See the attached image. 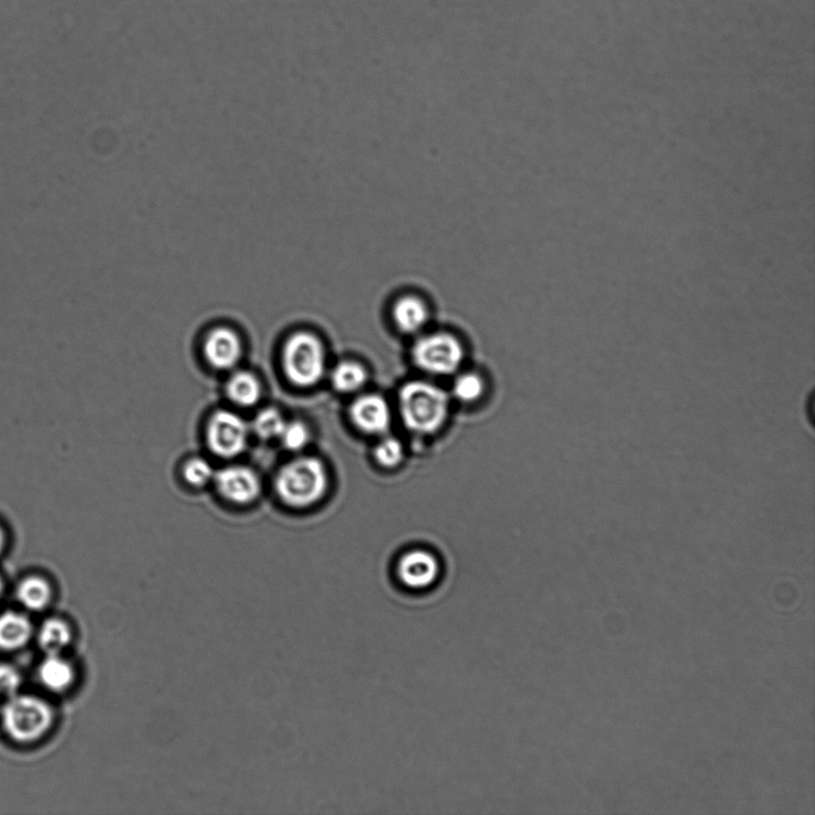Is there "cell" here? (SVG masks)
<instances>
[{
  "mask_svg": "<svg viewBox=\"0 0 815 815\" xmlns=\"http://www.w3.org/2000/svg\"><path fill=\"white\" fill-rule=\"evenodd\" d=\"M0 715L6 736L20 744L41 740L54 724L53 708L34 695L10 696Z\"/></svg>",
  "mask_w": 815,
  "mask_h": 815,
  "instance_id": "3",
  "label": "cell"
},
{
  "mask_svg": "<svg viewBox=\"0 0 815 815\" xmlns=\"http://www.w3.org/2000/svg\"><path fill=\"white\" fill-rule=\"evenodd\" d=\"M72 639L71 628L63 620L49 619L42 623L37 632V644L46 656L61 654Z\"/></svg>",
  "mask_w": 815,
  "mask_h": 815,
  "instance_id": "16",
  "label": "cell"
},
{
  "mask_svg": "<svg viewBox=\"0 0 815 815\" xmlns=\"http://www.w3.org/2000/svg\"><path fill=\"white\" fill-rule=\"evenodd\" d=\"M390 314L397 330L405 335H417L429 324L431 306L423 293L405 289L392 299Z\"/></svg>",
  "mask_w": 815,
  "mask_h": 815,
  "instance_id": "7",
  "label": "cell"
},
{
  "mask_svg": "<svg viewBox=\"0 0 815 815\" xmlns=\"http://www.w3.org/2000/svg\"><path fill=\"white\" fill-rule=\"evenodd\" d=\"M34 635L32 621L16 611L0 615V651L15 652L29 644Z\"/></svg>",
  "mask_w": 815,
  "mask_h": 815,
  "instance_id": "12",
  "label": "cell"
},
{
  "mask_svg": "<svg viewBox=\"0 0 815 815\" xmlns=\"http://www.w3.org/2000/svg\"><path fill=\"white\" fill-rule=\"evenodd\" d=\"M286 425V419L276 409H264L258 413L252 422V430L265 441L279 440L281 432Z\"/></svg>",
  "mask_w": 815,
  "mask_h": 815,
  "instance_id": "18",
  "label": "cell"
},
{
  "mask_svg": "<svg viewBox=\"0 0 815 815\" xmlns=\"http://www.w3.org/2000/svg\"><path fill=\"white\" fill-rule=\"evenodd\" d=\"M215 471L211 463L206 459H190L184 465L183 474L185 480L195 487L206 486L214 480Z\"/></svg>",
  "mask_w": 815,
  "mask_h": 815,
  "instance_id": "22",
  "label": "cell"
},
{
  "mask_svg": "<svg viewBox=\"0 0 815 815\" xmlns=\"http://www.w3.org/2000/svg\"><path fill=\"white\" fill-rule=\"evenodd\" d=\"M209 364L219 370H231L242 360L243 342L239 333L228 325L209 330L203 342Z\"/></svg>",
  "mask_w": 815,
  "mask_h": 815,
  "instance_id": "9",
  "label": "cell"
},
{
  "mask_svg": "<svg viewBox=\"0 0 815 815\" xmlns=\"http://www.w3.org/2000/svg\"><path fill=\"white\" fill-rule=\"evenodd\" d=\"M310 440V429L300 421L286 422L279 437L282 446L289 452H301L310 443Z\"/></svg>",
  "mask_w": 815,
  "mask_h": 815,
  "instance_id": "21",
  "label": "cell"
},
{
  "mask_svg": "<svg viewBox=\"0 0 815 815\" xmlns=\"http://www.w3.org/2000/svg\"><path fill=\"white\" fill-rule=\"evenodd\" d=\"M214 483L220 495L234 504H250L261 493V480L253 469L227 466L215 473Z\"/></svg>",
  "mask_w": 815,
  "mask_h": 815,
  "instance_id": "8",
  "label": "cell"
},
{
  "mask_svg": "<svg viewBox=\"0 0 815 815\" xmlns=\"http://www.w3.org/2000/svg\"><path fill=\"white\" fill-rule=\"evenodd\" d=\"M485 384L481 376L475 373L461 374L453 385V395L462 403H474L484 394Z\"/></svg>",
  "mask_w": 815,
  "mask_h": 815,
  "instance_id": "19",
  "label": "cell"
},
{
  "mask_svg": "<svg viewBox=\"0 0 815 815\" xmlns=\"http://www.w3.org/2000/svg\"><path fill=\"white\" fill-rule=\"evenodd\" d=\"M275 489L284 504L296 509L310 508L326 495L329 475L319 459L302 456L280 469Z\"/></svg>",
  "mask_w": 815,
  "mask_h": 815,
  "instance_id": "2",
  "label": "cell"
},
{
  "mask_svg": "<svg viewBox=\"0 0 815 815\" xmlns=\"http://www.w3.org/2000/svg\"><path fill=\"white\" fill-rule=\"evenodd\" d=\"M4 592V580L2 576H0V598H2Z\"/></svg>",
  "mask_w": 815,
  "mask_h": 815,
  "instance_id": "25",
  "label": "cell"
},
{
  "mask_svg": "<svg viewBox=\"0 0 815 815\" xmlns=\"http://www.w3.org/2000/svg\"><path fill=\"white\" fill-rule=\"evenodd\" d=\"M368 379L367 370L362 364L353 361L338 363L331 373L333 388L339 393H355L366 385Z\"/></svg>",
  "mask_w": 815,
  "mask_h": 815,
  "instance_id": "17",
  "label": "cell"
},
{
  "mask_svg": "<svg viewBox=\"0 0 815 815\" xmlns=\"http://www.w3.org/2000/svg\"><path fill=\"white\" fill-rule=\"evenodd\" d=\"M11 539L12 532L8 518L0 514V558L8 551Z\"/></svg>",
  "mask_w": 815,
  "mask_h": 815,
  "instance_id": "24",
  "label": "cell"
},
{
  "mask_svg": "<svg viewBox=\"0 0 815 815\" xmlns=\"http://www.w3.org/2000/svg\"><path fill=\"white\" fill-rule=\"evenodd\" d=\"M405 449L398 438L385 436L376 444L374 458L384 468H395L403 462Z\"/></svg>",
  "mask_w": 815,
  "mask_h": 815,
  "instance_id": "20",
  "label": "cell"
},
{
  "mask_svg": "<svg viewBox=\"0 0 815 815\" xmlns=\"http://www.w3.org/2000/svg\"><path fill=\"white\" fill-rule=\"evenodd\" d=\"M22 683L21 672L15 666L0 664V695L6 697L16 695Z\"/></svg>",
  "mask_w": 815,
  "mask_h": 815,
  "instance_id": "23",
  "label": "cell"
},
{
  "mask_svg": "<svg viewBox=\"0 0 815 815\" xmlns=\"http://www.w3.org/2000/svg\"><path fill=\"white\" fill-rule=\"evenodd\" d=\"M465 351L458 338L449 332H434L417 339L412 350L413 362L423 372L448 376L458 372Z\"/></svg>",
  "mask_w": 815,
  "mask_h": 815,
  "instance_id": "5",
  "label": "cell"
},
{
  "mask_svg": "<svg viewBox=\"0 0 815 815\" xmlns=\"http://www.w3.org/2000/svg\"><path fill=\"white\" fill-rule=\"evenodd\" d=\"M39 681L52 693H63L71 688L74 681V669L70 662L60 656H47L37 670Z\"/></svg>",
  "mask_w": 815,
  "mask_h": 815,
  "instance_id": "13",
  "label": "cell"
},
{
  "mask_svg": "<svg viewBox=\"0 0 815 815\" xmlns=\"http://www.w3.org/2000/svg\"><path fill=\"white\" fill-rule=\"evenodd\" d=\"M250 431L251 426L236 412L220 410L208 423L209 447L220 458H236L248 447Z\"/></svg>",
  "mask_w": 815,
  "mask_h": 815,
  "instance_id": "6",
  "label": "cell"
},
{
  "mask_svg": "<svg viewBox=\"0 0 815 815\" xmlns=\"http://www.w3.org/2000/svg\"><path fill=\"white\" fill-rule=\"evenodd\" d=\"M16 598L24 609L39 613V611L45 610L51 604L53 598L52 586L46 578L32 574V576L23 578L18 583Z\"/></svg>",
  "mask_w": 815,
  "mask_h": 815,
  "instance_id": "14",
  "label": "cell"
},
{
  "mask_svg": "<svg viewBox=\"0 0 815 815\" xmlns=\"http://www.w3.org/2000/svg\"><path fill=\"white\" fill-rule=\"evenodd\" d=\"M449 407L448 394L430 382L411 381L399 393L401 419L415 434H435L446 423Z\"/></svg>",
  "mask_w": 815,
  "mask_h": 815,
  "instance_id": "1",
  "label": "cell"
},
{
  "mask_svg": "<svg viewBox=\"0 0 815 815\" xmlns=\"http://www.w3.org/2000/svg\"><path fill=\"white\" fill-rule=\"evenodd\" d=\"M441 567L434 554L422 549L407 552L397 565V577L404 588L421 591L431 588L440 576Z\"/></svg>",
  "mask_w": 815,
  "mask_h": 815,
  "instance_id": "10",
  "label": "cell"
},
{
  "mask_svg": "<svg viewBox=\"0 0 815 815\" xmlns=\"http://www.w3.org/2000/svg\"><path fill=\"white\" fill-rule=\"evenodd\" d=\"M282 362L284 373L292 384L299 387L316 386L326 372L324 344L316 333L296 331L284 343Z\"/></svg>",
  "mask_w": 815,
  "mask_h": 815,
  "instance_id": "4",
  "label": "cell"
},
{
  "mask_svg": "<svg viewBox=\"0 0 815 815\" xmlns=\"http://www.w3.org/2000/svg\"><path fill=\"white\" fill-rule=\"evenodd\" d=\"M349 416L356 428L367 435H386L392 424V412L387 401L373 393L354 400Z\"/></svg>",
  "mask_w": 815,
  "mask_h": 815,
  "instance_id": "11",
  "label": "cell"
},
{
  "mask_svg": "<svg viewBox=\"0 0 815 815\" xmlns=\"http://www.w3.org/2000/svg\"><path fill=\"white\" fill-rule=\"evenodd\" d=\"M226 392L234 404L242 407L256 405L262 397V385L255 374L239 370L227 382Z\"/></svg>",
  "mask_w": 815,
  "mask_h": 815,
  "instance_id": "15",
  "label": "cell"
}]
</instances>
